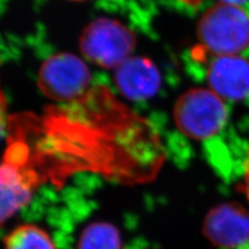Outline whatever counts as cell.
Instances as JSON below:
<instances>
[{"label": "cell", "mask_w": 249, "mask_h": 249, "mask_svg": "<svg viewBox=\"0 0 249 249\" xmlns=\"http://www.w3.org/2000/svg\"><path fill=\"white\" fill-rule=\"evenodd\" d=\"M135 36L120 22L100 18L83 30L80 48L85 57L102 68L116 69L130 58Z\"/></svg>", "instance_id": "cell-4"}, {"label": "cell", "mask_w": 249, "mask_h": 249, "mask_svg": "<svg viewBox=\"0 0 249 249\" xmlns=\"http://www.w3.org/2000/svg\"><path fill=\"white\" fill-rule=\"evenodd\" d=\"M77 249H122L120 231L110 223H91L84 229Z\"/></svg>", "instance_id": "cell-9"}, {"label": "cell", "mask_w": 249, "mask_h": 249, "mask_svg": "<svg viewBox=\"0 0 249 249\" xmlns=\"http://www.w3.org/2000/svg\"><path fill=\"white\" fill-rule=\"evenodd\" d=\"M90 84V72L83 60L71 53H58L47 59L38 74V87L45 96L58 102L83 98Z\"/></svg>", "instance_id": "cell-5"}, {"label": "cell", "mask_w": 249, "mask_h": 249, "mask_svg": "<svg viewBox=\"0 0 249 249\" xmlns=\"http://www.w3.org/2000/svg\"><path fill=\"white\" fill-rule=\"evenodd\" d=\"M241 189H242L243 193L249 200V155L244 164V174H243V180H242V185H241Z\"/></svg>", "instance_id": "cell-12"}, {"label": "cell", "mask_w": 249, "mask_h": 249, "mask_svg": "<svg viewBox=\"0 0 249 249\" xmlns=\"http://www.w3.org/2000/svg\"><path fill=\"white\" fill-rule=\"evenodd\" d=\"M15 139L0 161V227L24 208L43 181L31 146L15 130Z\"/></svg>", "instance_id": "cell-1"}, {"label": "cell", "mask_w": 249, "mask_h": 249, "mask_svg": "<svg viewBox=\"0 0 249 249\" xmlns=\"http://www.w3.org/2000/svg\"><path fill=\"white\" fill-rule=\"evenodd\" d=\"M210 89L228 101L249 100V59L241 54L215 56L207 70Z\"/></svg>", "instance_id": "cell-6"}, {"label": "cell", "mask_w": 249, "mask_h": 249, "mask_svg": "<svg viewBox=\"0 0 249 249\" xmlns=\"http://www.w3.org/2000/svg\"><path fill=\"white\" fill-rule=\"evenodd\" d=\"M115 84L126 98L143 101L158 91L161 78L158 69L150 59L130 57L115 69Z\"/></svg>", "instance_id": "cell-8"}, {"label": "cell", "mask_w": 249, "mask_h": 249, "mask_svg": "<svg viewBox=\"0 0 249 249\" xmlns=\"http://www.w3.org/2000/svg\"><path fill=\"white\" fill-rule=\"evenodd\" d=\"M181 1H183L186 4H189V5H196L201 1V0H181Z\"/></svg>", "instance_id": "cell-14"}, {"label": "cell", "mask_w": 249, "mask_h": 249, "mask_svg": "<svg viewBox=\"0 0 249 249\" xmlns=\"http://www.w3.org/2000/svg\"><path fill=\"white\" fill-rule=\"evenodd\" d=\"M247 0H220L221 3H227V4H232V5H242L245 3Z\"/></svg>", "instance_id": "cell-13"}, {"label": "cell", "mask_w": 249, "mask_h": 249, "mask_svg": "<svg viewBox=\"0 0 249 249\" xmlns=\"http://www.w3.org/2000/svg\"><path fill=\"white\" fill-rule=\"evenodd\" d=\"M174 116L177 127L186 136L206 140L223 129L229 112L224 100L214 91L194 89L177 101Z\"/></svg>", "instance_id": "cell-3"}, {"label": "cell", "mask_w": 249, "mask_h": 249, "mask_svg": "<svg viewBox=\"0 0 249 249\" xmlns=\"http://www.w3.org/2000/svg\"><path fill=\"white\" fill-rule=\"evenodd\" d=\"M5 249H56L48 232L34 224L16 228L4 240Z\"/></svg>", "instance_id": "cell-10"}, {"label": "cell", "mask_w": 249, "mask_h": 249, "mask_svg": "<svg viewBox=\"0 0 249 249\" xmlns=\"http://www.w3.org/2000/svg\"><path fill=\"white\" fill-rule=\"evenodd\" d=\"M199 58L240 54L249 45V15L240 5L217 3L197 25Z\"/></svg>", "instance_id": "cell-2"}, {"label": "cell", "mask_w": 249, "mask_h": 249, "mask_svg": "<svg viewBox=\"0 0 249 249\" xmlns=\"http://www.w3.org/2000/svg\"><path fill=\"white\" fill-rule=\"evenodd\" d=\"M5 120H6V103L3 93L0 89V136L5 127Z\"/></svg>", "instance_id": "cell-11"}, {"label": "cell", "mask_w": 249, "mask_h": 249, "mask_svg": "<svg viewBox=\"0 0 249 249\" xmlns=\"http://www.w3.org/2000/svg\"><path fill=\"white\" fill-rule=\"evenodd\" d=\"M204 232L218 247H242L249 243V213L235 204L218 206L208 213Z\"/></svg>", "instance_id": "cell-7"}]
</instances>
